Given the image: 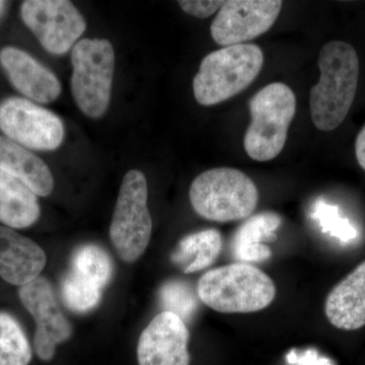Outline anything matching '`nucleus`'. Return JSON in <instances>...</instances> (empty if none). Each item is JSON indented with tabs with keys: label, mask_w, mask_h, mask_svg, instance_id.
<instances>
[{
	"label": "nucleus",
	"mask_w": 365,
	"mask_h": 365,
	"mask_svg": "<svg viewBox=\"0 0 365 365\" xmlns=\"http://www.w3.org/2000/svg\"><path fill=\"white\" fill-rule=\"evenodd\" d=\"M321 78L311 88L309 108L314 126L321 131L338 128L351 109L359 78V59L349 43L332 41L319 52Z\"/></svg>",
	"instance_id": "f257e3e1"
},
{
	"label": "nucleus",
	"mask_w": 365,
	"mask_h": 365,
	"mask_svg": "<svg viewBox=\"0 0 365 365\" xmlns=\"http://www.w3.org/2000/svg\"><path fill=\"white\" fill-rule=\"evenodd\" d=\"M197 292L204 304L218 313L249 314L270 306L276 287L261 269L242 262L203 274Z\"/></svg>",
	"instance_id": "f03ea898"
},
{
	"label": "nucleus",
	"mask_w": 365,
	"mask_h": 365,
	"mask_svg": "<svg viewBox=\"0 0 365 365\" xmlns=\"http://www.w3.org/2000/svg\"><path fill=\"white\" fill-rule=\"evenodd\" d=\"M264 54L255 44L227 46L209 53L193 79L197 102L213 106L246 90L261 72Z\"/></svg>",
	"instance_id": "7ed1b4c3"
},
{
	"label": "nucleus",
	"mask_w": 365,
	"mask_h": 365,
	"mask_svg": "<svg viewBox=\"0 0 365 365\" xmlns=\"http://www.w3.org/2000/svg\"><path fill=\"white\" fill-rule=\"evenodd\" d=\"M190 202L197 215L211 222L244 220L254 212L259 201L256 184L232 168L206 170L192 182Z\"/></svg>",
	"instance_id": "20e7f679"
},
{
	"label": "nucleus",
	"mask_w": 365,
	"mask_h": 365,
	"mask_svg": "<svg viewBox=\"0 0 365 365\" xmlns=\"http://www.w3.org/2000/svg\"><path fill=\"white\" fill-rule=\"evenodd\" d=\"M251 123L244 138L247 155L257 162H268L280 155L297 111L292 88L282 83L264 86L249 102Z\"/></svg>",
	"instance_id": "39448f33"
},
{
	"label": "nucleus",
	"mask_w": 365,
	"mask_h": 365,
	"mask_svg": "<svg viewBox=\"0 0 365 365\" xmlns=\"http://www.w3.org/2000/svg\"><path fill=\"white\" fill-rule=\"evenodd\" d=\"M71 91L86 116L100 118L111 100L115 53L110 41L83 39L71 53Z\"/></svg>",
	"instance_id": "423d86ee"
},
{
	"label": "nucleus",
	"mask_w": 365,
	"mask_h": 365,
	"mask_svg": "<svg viewBox=\"0 0 365 365\" xmlns=\"http://www.w3.org/2000/svg\"><path fill=\"white\" fill-rule=\"evenodd\" d=\"M153 220L148 207V182L140 170L125 175L111 227L110 239L118 256L132 263L143 256L150 242Z\"/></svg>",
	"instance_id": "0eeeda50"
},
{
	"label": "nucleus",
	"mask_w": 365,
	"mask_h": 365,
	"mask_svg": "<svg viewBox=\"0 0 365 365\" xmlns=\"http://www.w3.org/2000/svg\"><path fill=\"white\" fill-rule=\"evenodd\" d=\"M21 16L46 51L54 55L68 52L86 29L83 14L67 0H26Z\"/></svg>",
	"instance_id": "6e6552de"
},
{
	"label": "nucleus",
	"mask_w": 365,
	"mask_h": 365,
	"mask_svg": "<svg viewBox=\"0 0 365 365\" xmlns=\"http://www.w3.org/2000/svg\"><path fill=\"white\" fill-rule=\"evenodd\" d=\"M0 130L7 138L37 150H54L64 138V125L54 113L21 98L0 104Z\"/></svg>",
	"instance_id": "1a4fd4ad"
},
{
	"label": "nucleus",
	"mask_w": 365,
	"mask_h": 365,
	"mask_svg": "<svg viewBox=\"0 0 365 365\" xmlns=\"http://www.w3.org/2000/svg\"><path fill=\"white\" fill-rule=\"evenodd\" d=\"M282 6L280 0L225 1L211 24V37L225 47L245 44L270 30Z\"/></svg>",
	"instance_id": "9d476101"
},
{
	"label": "nucleus",
	"mask_w": 365,
	"mask_h": 365,
	"mask_svg": "<svg viewBox=\"0 0 365 365\" xmlns=\"http://www.w3.org/2000/svg\"><path fill=\"white\" fill-rule=\"evenodd\" d=\"M21 302L35 319L34 348L43 361L54 357L56 346L71 337L72 327L63 316L55 299L54 290L49 281L38 277L19 290Z\"/></svg>",
	"instance_id": "9b49d317"
},
{
	"label": "nucleus",
	"mask_w": 365,
	"mask_h": 365,
	"mask_svg": "<svg viewBox=\"0 0 365 365\" xmlns=\"http://www.w3.org/2000/svg\"><path fill=\"white\" fill-rule=\"evenodd\" d=\"M190 334L176 314L163 311L151 319L137 345L139 365H190Z\"/></svg>",
	"instance_id": "f8f14e48"
},
{
	"label": "nucleus",
	"mask_w": 365,
	"mask_h": 365,
	"mask_svg": "<svg viewBox=\"0 0 365 365\" xmlns=\"http://www.w3.org/2000/svg\"><path fill=\"white\" fill-rule=\"evenodd\" d=\"M0 63L11 85L35 102L51 103L61 93L57 76L23 50L11 46L4 48Z\"/></svg>",
	"instance_id": "ddd939ff"
},
{
	"label": "nucleus",
	"mask_w": 365,
	"mask_h": 365,
	"mask_svg": "<svg viewBox=\"0 0 365 365\" xmlns=\"http://www.w3.org/2000/svg\"><path fill=\"white\" fill-rule=\"evenodd\" d=\"M47 257L33 240L0 225V277L9 284L24 287L40 277Z\"/></svg>",
	"instance_id": "4468645a"
},
{
	"label": "nucleus",
	"mask_w": 365,
	"mask_h": 365,
	"mask_svg": "<svg viewBox=\"0 0 365 365\" xmlns=\"http://www.w3.org/2000/svg\"><path fill=\"white\" fill-rule=\"evenodd\" d=\"M325 314L339 330L356 331L365 326V261L329 292Z\"/></svg>",
	"instance_id": "2eb2a0df"
},
{
	"label": "nucleus",
	"mask_w": 365,
	"mask_h": 365,
	"mask_svg": "<svg viewBox=\"0 0 365 365\" xmlns=\"http://www.w3.org/2000/svg\"><path fill=\"white\" fill-rule=\"evenodd\" d=\"M0 170L26 185L37 196H49L54 179L48 165L37 155L0 135Z\"/></svg>",
	"instance_id": "dca6fc26"
},
{
	"label": "nucleus",
	"mask_w": 365,
	"mask_h": 365,
	"mask_svg": "<svg viewBox=\"0 0 365 365\" xmlns=\"http://www.w3.org/2000/svg\"><path fill=\"white\" fill-rule=\"evenodd\" d=\"M37 195L21 182L0 170V222L11 228L31 227L39 220Z\"/></svg>",
	"instance_id": "f3484780"
},
{
	"label": "nucleus",
	"mask_w": 365,
	"mask_h": 365,
	"mask_svg": "<svg viewBox=\"0 0 365 365\" xmlns=\"http://www.w3.org/2000/svg\"><path fill=\"white\" fill-rule=\"evenodd\" d=\"M282 220L274 212H262L250 217L237 228L232 248L235 258L246 262H262L271 257L270 249L262 244L273 237Z\"/></svg>",
	"instance_id": "a211bd4d"
},
{
	"label": "nucleus",
	"mask_w": 365,
	"mask_h": 365,
	"mask_svg": "<svg viewBox=\"0 0 365 365\" xmlns=\"http://www.w3.org/2000/svg\"><path fill=\"white\" fill-rule=\"evenodd\" d=\"M222 248V235L217 230L209 228L182 237L172 259L185 266V273H194L212 265Z\"/></svg>",
	"instance_id": "6ab92c4d"
},
{
	"label": "nucleus",
	"mask_w": 365,
	"mask_h": 365,
	"mask_svg": "<svg viewBox=\"0 0 365 365\" xmlns=\"http://www.w3.org/2000/svg\"><path fill=\"white\" fill-rule=\"evenodd\" d=\"M31 360L32 348L20 323L0 312V365H29Z\"/></svg>",
	"instance_id": "aec40b11"
},
{
	"label": "nucleus",
	"mask_w": 365,
	"mask_h": 365,
	"mask_svg": "<svg viewBox=\"0 0 365 365\" xmlns=\"http://www.w3.org/2000/svg\"><path fill=\"white\" fill-rule=\"evenodd\" d=\"M71 272L104 288L111 280L113 262L107 252L96 245L79 247L71 258Z\"/></svg>",
	"instance_id": "412c9836"
},
{
	"label": "nucleus",
	"mask_w": 365,
	"mask_h": 365,
	"mask_svg": "<svg viewBox=\"0 0 365 365\" xmlns=\"http://www.w3.org/2000/svg\"><path fill=\"white\" fill-rule=\"evenodd\" d=\"M64 304L74 313H88L95 309L102 297V288L78 274L69 272L61 282Z\"/></svg>",
	"instance_id": "4be33fe9"
},
{
	"label": "nucleus",
	"mask_w": 365,
	"mask_h": 365,
	"mask_svg": "<svg viewBox=\"0 0 365 365\" xmlns=\"http://www.w3.org/2000/svg\"><path fill=\"white\" fill-rule=\"evenodd\" d=\"M160 297L165 311L176 314L184 322L195 312V297L191 288L181 281L165 283L160 289Z\"/></svg>",
	"instance_id": "5701e85b"
},
{
	"label": "nucleus",
	"mask_w": 365,
	"mask_h": 365,
	"mask_svg": "<svg viewBox=\"0 0 365 365\" xmlns=\"http://www.w3.org/2000/svg\"><path fill=\"white\" fill-rule=\"evenodd\" d=\"M314 217L319 220L324 230H328L342 239H351L356 235L354 228L348 222L339 217L338 208L335 206L328 205L319 201L314 207Z\"/></svg>",
	"instance_id": "b1692460"
},
{
	"label": "nucleus",
	"mask_w": 365,
	"mask_h": 365,
	"mask_svg": "<svg viewBox=\"0 0 365 365\" xmlns=\"http://www.w3.org/2000/svg\"><path fill=\"white\" fill-rule=\"evenodd\" d=\"M225 1H203V0H181L179 1V6L185 13L190 16H196L198 19H206L212 16L213 14L217 13L220 7L222 6Z\"/></svg>",
	"instance_id": "393cba45"
},
{
	"label": "nucleus",
	"mask_w": 365,
	"mask_h": 365,
	"mask_svg": "<svg viewBox=\"0 0 365 365\" xmlns=\"http://www.w3.org/2000/svg\"><path fill=\"white\" fill-rule=\"evenodd\" d=\"M355 155L357 163L365 170V125L359 131L355 141Z\"/></svg>",
	"instance_id": "a878e982"
},
{
	"label": "nucleus",
	"mask_w": 365,
	"mask_h": 365,
	"mask_svg": "<svg viewBox=\"0 0 365 365\" xmlns=\"http://www.w3.org/2000/svg\"><path fill=\"white\" fill-rule=\"evenodd\" d=\"M2 7H4V2L0 1V11H1Z\"/></svg>",
	"instance_id": "bb28decb"
}]
</instances>
